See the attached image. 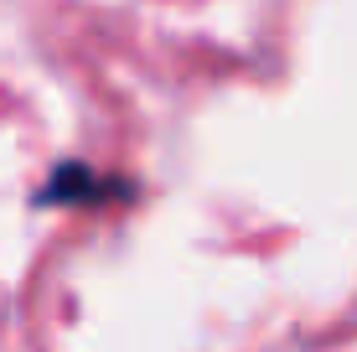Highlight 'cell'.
I'll use <instances>...</instances> for the list:
<instances>
[{"label": "cell", "mask_w": 357, "mask_h": 352, "mask_svg": "<svg viewBox=\"0 0 357 352\" xmlns=\"http://www.w3.org/2000/svg\"><path fill=\"white\" fill-rule=\"evenodd\" d=\"M125 197H135L125 176H98L83 161H63L31 202L36 208H104V202H125Z\"/></svg>", "instance_id": "obj_1"}]
</instances>
